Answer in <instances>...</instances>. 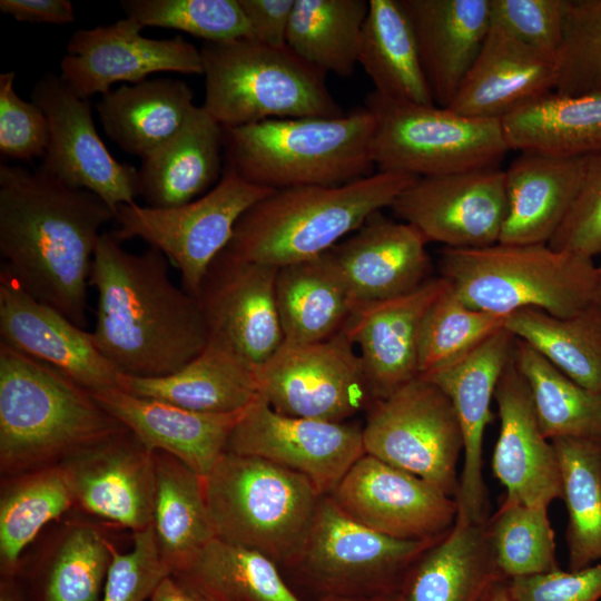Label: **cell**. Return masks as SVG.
I'll list each match as a JSON object with an SVG mask.
<instances>
[{
  "label": "cell",
  "instance_id": "cell-9",
  "mask_svg": "<svg viewBox=\"0 0 601 601\" xmlns=\"http://www.w3.org/2000/svg\"><path fill=\"white\" fill-rule=\"evenodd\" d=\"M365 107L376 121L373 160L377 171L426 177L497 167L510 150L497 119L395 101L376 91L367 95Z\"/></svg>",
  "mask_w": 601,
  "mask_h": 601
},
{
  "label": "cell",
  "instance_id": "cell-55",
  "mask_svg": "<svg viewBox=\"0 0 601 601\" xmlns=\"http://www.w3.org/2000/svg\"><path fill=\"white\" fill-rule=\"evenodd\" d=\"M0 10L21 22L68 24L75 21L69 0H1Z\"/></svg>",
  "mask_w": 601,
  "mask_h": 601
},
{
  "label": "cell",
  "instance_id": "cell-2",
  "mask_svg": "<svg viewBox=\"0 0 601 601\" xmlns=\"http://www.w3.org/2000/svg\"><path fill=\"white\" fill-rule=\"evenodd\" d=\"M168 264L154 247L127 252L111 231L98 239L89 278L98 295L91 334L122 375H170L208 343L198 299L171 282Z\"/></svg>",
  "mask_w": 601,
  "mask_h": 601
},
{
  "label": "cell",
  "instance_id": "cell-23",
  "mask_svg": "<svg viewBox=\"0 0 601 601\" xmlns=\"http://www.w3.org/2000/svg\"><path fill=\"white\" fill-rule=\"evenodd\" d=\"M500 417L492 469L505 487L503 500L549 508L562 499L555 449L539 425L528 384L513 354L495 388Z\"/></svg>",
  "mask_w": 601,
  "mask_h": 601
},
{
  "label": "cell",
  "instance_id": "cell-1",
  "mask_svg": "<svg viewBox=\"0 0 601 601\" xmlns=\"http://www.w3.org/2000/svg\"><path fill=\"white\" fill-rule=\"evenodd\" d=\"M116 219L96 194L41 169L0 165V253L18 285L81 328L101 228Z\"/></svg>",
  "mask_w": 601,
  "mask_h": 601
},
{
  "label": "cell",
  "instance_id": "cell-4",
  "mask_svg": "<svg viewBox=\"0 0 601 601\" xmlns=\"http://www.w3.org/2000/svg\"><path fill=\"white\" fill-rule=\"evenodd\" d=\"M375 126L374 115L363 107L338 117L224 128V168L274 190L346 185L375 173Z\"/></svg>",
  "mask_w": 601,
  "mask_h": 601
},
{
  "label": "cell",
  "instance_id": "cell-54",
  "mask_svg": "<svg viewBox=\"0 0 601 601\" xmlns=\"http://www.w3.org/2000/svg\"><path fill=\"white\" fill-rule=\"evenodd\" d=\"M253 38L270 47H286L295 0H238Z\"/></svg>",
  "mask_w": 601,
  "mask_h": 601
},
{
  "label": "cell",
  "instance_id": "cell-3",
  "mask_svg": "<svg viewBox=\"0 0 601 601\" xmlns=\"http://www.w3.org/2000/svg\"><path fill=\"white\" fill-rule=\"evenodd\" d=\"M124 427L73 380L0 343L2 477L60 464Z\"/></svg>",
  "mask_w": 601,
  "mask_h": 601
},
{
  "label": "cell",
  "instance_id": "cell-56",
  "mask_svg": "<svg viewBox=\"0 0 601 601\" xmlns=\"http://www.w3.org/2000/svg\"><path fill=\"white\" fill-rule=\"evenodd\" d=\"M148 601H209L175 575H166L155 588Z\"/></svg>",
  "mask_w": 601,
  "mask_h": 601
},
{
  "label": "cell",
  "instance_id": "cell-19",
  "mask_svg": "<svg viewBox=\"0 0 601 601\" xmlns=\"http://www.w3.org/2000/svg\"><path fill=\"white\" fill-rule=\"evenodd\" d=\"M125 17L114 23L79 29L60 62L61 77L81 98L106 95L118 81L138 83L155 72L203 75L200 49L181 36L154 39Z\"/></svg>",
  "mask_w": 601,
  "mask_h": 601
},
{
  "label": "cell",
  "instance_id": "cell-50",
  "mask_svg": "<svg viewBox=\"0 0 601 601\" xmlns=\"http://www.w3.org/2000/svg\"><path fill=\"white\" fill-rule=\"evenodd\" d=\"M568 0H490L491 24L555 59Z\"/></svg>",
  "mask_w": 601,
  "mask_h": 601
},
{
  "label": "cell",
  "instance_id": "cell-30",
  "mask_svg": "<svg viewBox=\"0 0 601 601\" xmlns=\"http://www.w3.org/2000/svg\"><path fill=\"white\" fill-rule=\"evenodd\" d=\"M119 388L190 411L216 414L242 412L260 396L256 366L214 337L176 373L149 378L120 374Z\"/></svg>",
  "mask_w": 601,
  "mask_h": 601
},
{
  "label": "cell",
  "instance_id": "cell-18",
  "mask_svg": "<svg viewBox=\"0 0 601 601\" xmlns=\"http://www.w3.org/2000/svg\"><path fill=\"white\" fill-rule=\"evenodd\" d=\"M514 336L504 327L450 363L422 375L451 400L463 436V466L455 496L461 525L489 519L483 479V437L493 414L491 402L501 374L512 357Z\"/></svg>",
  "mask_w": 601,
  "mask_h": 601
},
{
  "label": "cell",
  "instance_id": "cell-32",
  "mask_svg": "<svg viewBox=\"0 0 601 601\" xmlns=\"http://www.w3.org/2000/svg\"><path fill=\"white\" fill-rule=\"evenodd\" d=\"M195 107L187 82L157 78L110 90L97 111L107 136L142 160L180 132Z\"/></svg>",
  "mask_w": 601,
  "mask_h": 601
},
{
  "label": "cell",
  "instance_id": "cell-13",
  "mask_svg": "<svg viewBox=\"0 0 601 601\" xmlns=\"http://www.w3.org/2000/svg\"><path fill=\"white\" fill-rule=\"evenodd\" d=\"M256 374L260 396L283 415L344 422L374 401L362 358L343 328L321 342L284 344Z\"/></svg>",
  "mask_w": 601,
  "mask_h": 601
},
{
  "label": "cell",
  "instance_id": "cell-16",
  "mask_svg": "<svg viewBox=\"0 0 601 601\" xmlns=\"http://www.w3.org/2000/svg\"><path fill=\"white\" fill-rule=\"evenodd\" d=\"M267 460L306 476L328 495L365 454L362 427L283 415L259 396L233 428L226 450Z\"/></svg>",
  "mask_w": 601,
  "mask_h": 601
},
{
  "label": "cell",
  "instance_id": "cell-48",
  "mask_svg": "<svg viewBox=\"0 0 601 601\" xmlns=\"http://www.w3.org/2000/svg\"><path fill=\"white\" fill-rule=\"evenodd\" d=\"M554 92L601 93V0H568Z\"/></svg>",
  "mask_w": 601,
  "mask_h": 601
},
{
  "label": "cell",
  "instance_id": "cell-6",
  "mask_svg": "<svg viewBox=\"0 0 601 601\" xmlns=\"http://www.w3.org/2000/svg\"><path fill=\"white\" fill-rule=\"evenodd\" d=\"M203 482L217 539L296 565L323 496L306 476L225 451Z\"/></svg>",
  "mask_w": 601,
  "mask_h": 601
},
{
  "label": "cell",
  "instance_id": "cell-5",
  "mask_svg": "<svg viewBox=\"0 0 601 601\" xmlns=\"http://www.w3.org/2000/svg\"><path fill=\"white\" fill-rule=\"evenodd\" d=\"M416 178L376 171L342 186L274 190L239 218L226 250L276 267L318 257L390 208Z\"/></svg>",
  "mask_w": 601,
  "mask_h": 601
},
{
  "label": "cell",
  "instance_id": "cell-38",
  "mask_svg": "<svg viewBox=\"0 0 601 601\" xmlns=\"http://www.w3.org/2000/svg\"><path fill=\"white\" fill-rule=\"evenodd\" d=\"M75 508L61 464L2 477L0 494L1 578H17L22 553L46 525Z\"/></svg>",
  "mask_w": 601,
  "mask_h": 601
},
{
  "label": "cell",
  "instance_id": "cell-26",
  "mask_svg": "<svg viewBox=\"0 0 601 601\" xmlns=\"http://www.w3.org/2000/svg\"><path fill=\"white\" fill-rule=\"evenodd\" d=\"M98 404L150 452H166L205 477L226 450L242 412L190 411L121 388L91 392Z\"/></svg>",
  "mask_w": 601,
  "mask_h": 601
},
{
  "label": "cell",
  "instance_id": "cell-31",
  "mask_svg": "<svg viewBox=\"0 0 601 601\" xmlns=\"http://www.w3.org/2000/svg\"><path fill=\"white\" fill-rule=\"evenodd\" d=\"M223 159L224 128L203 106H196L180 132L142 159L138 194L152 208L193 201L220 180Z\"/></svg>",
  "mask_w": 601,
  "mask_h": 601
},
{
  "label": "cell",
  "instance_id": "cell-42",
  "mask_svg": "<svg viewBox=\"0 0 601 601\" xmlns=\"http://www.w3.org/2000/svg\"><path fill=\"white\" fill-rule=\"evenodd\" d=\"M367 12L366 0H295L286 46L326 75L349 77Z\"/></svg>",
  "mask_w": 601,
  "mask_h": 601
},
{
  "label": "cell",
  "instance_id": "cell-10",
  "mask_svg": "<svg viewBox=\"0 0 601 601\" xmlns=\"http://www.w3.org/2000/svg\"><path fill=\"white\" fill-rule=\"evenodd\" d=\"M273 191L224 168L215 187L181 206L120 205L111 233L120 243L139 238L159 249L179 270L181 287L197 298L207 269L230 243L239 218Z\"/></svg>",
  "mask_w": 601,
  "mask_h": 601
},
{
  "label": "cell",
  "instance_id": "cell-20",
  "mask_svg": "<svg viewBox=\"0 0 601 601\" xmlns=\"http://www.w3.org/2000/svg\"><path fill=\"white\" fill-rule=\"evenodd\" d=\"M277 270L225 249L207 269L197 296L209 337L256 367L269 361L285 341L276 302Z\"/></svg>",
  "mask_w": 601,
  "mask_h": 601
},
{
  "label": "cell",
  "instance_id": "cell-15",
  "mask_svg": "<svg viewBox=\"0 0 601 601\" xmlns=\"http://www.w3.org/2000/svg\"><path fill=\"white\" fill-rule=\"evenodd\" d=\"M390 208L427 244L491 246L499 243L506 217L504 170L485 167L417 177Z\"/></svg>",
  "mask_w": 601,
  "mask_h": 601
},
{
  "label": "cell",
  "instance_id": "cell-44",
  "mask_svg": "<svg viewBox=\"0 0 601 601\" xmlns=\"http://www.w3.org/2000/svg\"><path fill=\"white\" fill-rule=\"evenodd\" d=\"M513 357L528 384L539 425L548 440H601L600 395L572 381L516 337Z\"/></svg>",
  "mask_w": 601,
  "mask_h": 601
},
{
  "label": "cell",
  "instance_id": "cell-47",
  "mask_svg": "<svg viewBox=\"0 0 601 601\" xmlns=\"http://www.w3.org/2000/svg\"><path fill=\"white\" fill-rule=\"evenodd\" d=\"M120 7L142 28L175 29L205 42L253 38L238 0H122Z\"/></svg>",
  "mask_w": 601,
  "mask_h": 601
},
{
  "label": "cell",
  "instance_id": "cell-21",
  "mask_svg": "<svg viewBox=\"0 0 601 601\" xmlns=\"http://www.w3.org/2000/svg\"><path fill=\"white\" fill-rule=\"evenodd\" d=\"M75 508L138 532L151 525L154 452L127 428L100 440L60 463Z\"/></svg>",
  "mask_w": 601,
  "mask_h": 601
},
{
  "label": "cell",
  "instance_id": "cell-45",
  "mask_svg": "<svg viewBox=\"0 0 601 601\" xmlns=\"http://www.w3.org/2000/svg\"><path fill=\"white\" fill-rule=\"evenodd\" d=\"M485 526L496 565L505 579L559 569L548 508L502 499Z\"/></svg>",
  "mask_w": 601,
  "mask_h": 601
},
{
  "label": "cell",
  "instance_id": "cell-57",
  "mask_svg": "<svg viewBox=\"0 0 601 601\" xmlns=\"http://www.w3.org/2000/svg\"><path fill=\"white\" fill-rule=\"evenodd\" d=\"M318 601H404L400 591L378 593L366 597L324 595Z\"/></svg>",
  "mask_w": 601,
  "mask_h": 601
},
{
  "label": "cell",
  "instance_id": "cell-43",
  "mask_svg": "<svg viewBox=\"0 0 601 601\" xmlns=\"http://www.w3.org/2000/svg\"><path fill=\"white\" fill-rule=\"evenodd\" d=\"M551 442L568 512L569 570L577 571L601 562V440L563 437Z\"/></svg>",
  "mask_w": 601,
  "mask_h": 601
},
{
  "label": "cell",
  "instance_id": "cell-60",
  "mask_svg": "<svg viewBox=\"0 0 601 601\" xmlns=\"http://www.w3.org/2000/svg\"><path fill=\"white\" fill-rule=\"evenodd\" d=\"M592 304L601 312V256L599 264H597V279Z\"/></svg>",
  "mask_w": 601,
  "mask_h": 601
},
{
  "label": "cell",
  "instance_id": "cell-27",
  "mask_svg": "<svg viewBox=\"0 0 601 601\" xmlns=\"http://www.w3.org/2000/svg\"><path fill=\"white\" fill-rule=\"evenodd\" d=\"M555 59L492 26L449 109L497 119L554 90Z\"/></svg>",
  "mask_w": 601,
  "mask_h": 601
},
{
  "label": "cell",
  "instance_id": "cell-37",
  "mask_svg": "<svg viewBox=\"0 0 601 601\" xmlns=\"http://www.w3.org/2000/svg\"><path fill=\"white\" fill-rule=\"evenodd\" d=\"M510 150L587 156L601 150V93L546 92L502 120Z\"/></svg>",
  "mask_w": 601,
  "mask_h": 601
},
{
  "label": "cell",
  "instance_id": "cell-7",
  "mask_svg": "<svg viewBox=\"0 0 601 601\" xmlns=\"http://www.w3.org/2000/svg\"><path fill=\"white\" fill-rule=\"evenodd\" d=\"M439 269L465 304L502 316L524 308L573 316L592 305L597 279L593 258L548 244L443 247Z\"/></svg>",
  "mask_w": 601,
  "mask_h": 601
},
{
  "label": "cell",
  "instance_id": "cell-28",
  "mask_svg": "<svg viewBox=\"0 0 601 601\" xmlns=\"http://www.w3.org/2000/svg\"><path fill=\"white\" fill-rule=\"evenodd\" d=\"M587 160L520 151L504 170L508 209L499 243L549 244L579 195Z\"/></svg>",
  "mask_w": 601,
  "mask_h": 601
},
{
  "label": "cell",
  "instance_id": "cell-59",
  "mask_svg": "<svg viewBox=\"0 0 601 601\" xmlns=\"http://www.w3.org/2000/svg\"><path fill=\"white\" fill-rule=\"evenodd\" d=\"M480 601H515L510 592L508 580H501L492 585Z\"/></svg>",
  "mask_w": 601,
  "mask_h": 601
},
{
  "label": "cell",
  "instance_id": "cell-33",
  "mask_svg": "<svg viewBox=\"0 0 601 601\" xmlns=\"http://www.w3.org/2000/svg\"><path fill=\"white\" fill-rule=\"evenodd\" d=\"M500 572L485 522L454 523L406 572L398 589L404 601H480Z\"/></svg>",
  "mask_w": 601,
  "mask_h": 601
},
{
  "label": "cell",
  "instance_id": "cell-49",
  "mask_svg": "<svg viewBox=\"0 0 601 601\" xmlns=\"http://www.w3.org/2000/svg\"><path fill=\"white\" fill-rule=\"evenodd\" d=\"M111 563L99 601H147L170 572L161 561L152 526L132 533V548L110 542Z\"/></svg>",
  "mask_w": 601,
  "mask_h": 601
},
{
  "label": "cell",
  "instance_id": "cell-53",
  "mask_svg": "<svg viewBox=\"0 0 601 601\" xmlns=\"http://www.w3.org/2000/svg\"><path fill=\"white\" fill-rule=\"evenodd\" d=\"M515 601H599L601 562L577 571L560 569L508 579Z\"/></svg>",
  "mask_w": 601,
  "mask_h": 601
},
{
  "label": "cell",
  "instance_id": "cell-8",
  "mask_svg": "<svg viewBox=\"0 0 601 601\" xmlns=\"http://www.w3.org/2000/svg\"><path fill=\"white\" fill-rule=\"evenodd\" d=\"M205 110L233 128L277 118L338 117L345 112L326 83V73L287 46L255 38L205 42Z\"/></svg>",
  "mask_w": 601,
  "mask_h": 601
},
{
  "label": "cell",
  "instance_id": "cell-24",
  "mask_svg": "<svg viewBox=\"0 0 601 601\" xmlns=\"http://www.w3.org/2000/svg\"><path fill=\"white\" fill-rule=\"evenodd\" d=\"M427 243L413 226L373 214L327 254L355 303L411 293L431 277Z\"/></svg>",
  "mask_w": 601,
  "mask_h": 601
},
{
  "label": "cell",
  "instance_id": "cell-41",
  "mask_svg": "<svg viewBox=\"0 0 601 601\" xmlns=\"http://www.w3.org/2000/svg\"><path fill=\"white\" fill-rule=\"evenodd\" d=\"M39 559L36 601H99L111 563L110 541L92 523L70 520Z\"/></svg>",
  "mask_w": 601,
  "mask_h": 601
},
{
  "label": "cell",
  "instance_id": "cell-22",
  "mask_svg": "<svg viewBox=\"0 0 601 601\" xmlns=\"http://www.w3.org/2000/svg\"><path fill=\"white\" fill-rule=\"evenodd\" d=\"M1 342L60 371L90 392L119 388L120 373L92 334L26 293L1 265Z\"/></svg>",
  "mask_w": 601,
  "mask_h": 601
},
{
  "label": "cell",
  "instance_id": "cell-29",
  "mask_svg": "<svg viewBox=\"0 0 601 601\" xmlns=\"http://www.w3.org/2000/svg\"><path fill=\"white\" fill-rule=\"evenodd\" d=\"M435 106L447 108L491 28L490 0H401Z\"/></svg>",
  "mask_w": 601,
  "mask_h": 601
},
{
  "label": "cell",
  "instance_id": "cell-17",
  "mask_svg": "<svg viewBox=\"0 0 601 601\" xmlns=\"http://www.w3.org/2000/svg\"><path fill=\"white\" fill-rule=\"evenodd\" d=\"M328 495L359 524L403 540L441 536L457 515L455 497L368 454L353 464Z\"/></svg>",
  "mask_w": 601,
  "mask_h": 601
},
{
  "label": "cell",
  "instance_id": "cell-25",
  "mask_svg": "<svg viewBox=\"0 0 601 601\" xmlns=\"http://www.w3.org/2000/svg\"><path fill=\"white\" fill-rule=\"evenodd\" d=\"M447 286L443 277H432L405 295L355 303L343 329L358 348L374 400L418 377L420 327Z\"/></svg>",
  "mask_w": 601,
  "mask_h": 601
},
{
  "label": "cell",
  "instance_id": "cell-34",
  "mask_svg": "<svg viewBox=\"0 0 601 601\" xmlns=\"http://www.w3.org/2000/svg\"><path fill=\"white\" fill-rule=\"evenodd\" d=\"M276 302L287 345L332 337L344 327L355 305L327 252L278 267Z\"/></svg>",
  "mask_w": 601,
  "mask_h": 601
},
{
  "label": "cell",
  "instance_id": "cell-51",
  "mask_svg": "<svg viewBox=\"0 0 601 601\" xmlns=\"http://www.w3.org/2000/svg\"><path fill=\"white\" fill-rule=\"evenodd\" d=\"M16 72L0 75V151L20 160L45 157L48 121L33 101L21 99L14 89Z\"/></svg>",
  "mask_w": 601,
  "mask_h": 601
},
{
  "label": "cell",
  "instance_id": "cell-36",
  "mask_svg": "<svg viewBox=\"0 0 601 601\" xmlns=\"http://www.w3.org/2000/svg\"><path fill=\"white\" fill-rule=\"evenodd\" d=\"M358 63L377 93L388 99L435 105L428 88L412 22L401 0H370Z\"/></svg>",
  "mask_w": 601,
  "mask_h": 601
},
{
  "label": "cell",
  "instance_id": "cell-35",
  "mask_svg": "<svg viewBox=\"0 0 601 601\" xmlns=\"http://www.w3.org/2000/svg\"><path fill=\"white\" fill-rule=\"evenodd\" d=\"M152 521L162 563L170 574L184 570L213 540L203 477L175 456L154 452Z\"/></svg>",
  "mask_w": 601,
  "mask_h": 601
},
{
  "label": "cell",
  "instance_id": "cell-46",
  "mask_svg": "<svg viewBox=\"0 0 601 601\" xmlns=\"http://www.w3.org/2000/svg\"><path fill=\"white\" fill-rule=\"evenodd\" d=\"M505 318L506 316L469 306L449 284L430 306L420 327L418 376L466 353L487 336L503 328Z\"/></svg>",
  "mask_w": 601,
  "mask_h": 601
},
{
  "label": "cell",
  "instance_id": "cell-11",
  "mask_svg": "<svg viewBox=\"0 0 601 601\" xmlns=\"http://www.w3.org/2000/svg\"><path fill=\"white\" fill-rule=\"evenodd\" d=\"M367 410L365 454L456 496L463 436L454 406L437 385L418 376L374 400Z\"/></svg>",
  "mask_w": 601,
  "mask_h": 601
},
{
  "label": "cell",
  "instance_id": "cell-39",
  "mask_svg": "<svg viewBox=\"0 0 601 601\" xmlns=\"http://www.w3.org/2000/svg\"><path fill=\"white\" fill-rule=\"evenodd\" d=\"M504 328L572 381L601 396V312L593 304L570 317L520 309L506 316Z\"/></svg>",
  "mask_w": 601,
  "mask_h": 601
},
{
  "label": "cell",
  "instance_id": "cell-14",
  "mask_svg": "<svg viewBox=\"0 0 601 601\" xmlns=\"http://www.w3.org/2000/svg\"><path fill=\"white\" fill-rule=\"evenodd\" d=\"M30 97L49 128L40 169L70 187L96 194L115 215L120 205L136 203L138 169L109 152L95 127L89 99L79 97L52 72L35 83Z\"/></svg>",
  "mask_w": 601,
  "mask_h": 601
},
{
  "label": "cell",
  "instance_id": "cell-58",
  "mask_svg": "<svg viewBox=\"0 0 601 601\" xmlns=\"http://www.w3.org/2000/svg\"><path fill=\"white\" fill-rule=\"evenodd\" d=\"M0 601H26L17 583V578H1Z\"/></svg>",
  "mask_w": 601,
  "mask_h": 601
},
{
  "label": "cell",
  "instance_id": "cell-40",
  "mask_svg": "<svg viewBox=\"0 0 601 601\" xmlns=\"http://www.w3.org/2000/svg\"><path fill=\"white\" fill-rule=\"evenodd\" d=\"M265 554L213 539L173 574L209 601H303Z\"/></svg>",
  "mask_w": 601,
  "mask_h": 601
},
{
  "label": "cell",
  "instance_id": "cell-52",
  "mask_svg": "<svg viewBox=\"0 0 601 601\" xmlns=\"http://www.w3.org/2000/svg\"><path fill=\"white\" fill-rule=\"evenodd\" d=\"M548 245L590 258L601 256V150L588 155L579 195Z\"/></svg>",
  "mask_w": 601,
  "mask_h": 601
},
{
  "label": "cell",
  "instance_id": "cell-12",
  "mask_svg": "<svg viewBox=\"0 0 601 601\" xmlns=\"http://www.w3.org/2000/svg\"><path fill=\"white\" fill-rule=\"evenodd\" d=\"M447 533L423 540L392 538L354 521L323 495L294 568L323 597L398 591L415 561Z\"/></svg>",
  "mask_w": 601,
  "mask_h": 601
}]
</instances>
